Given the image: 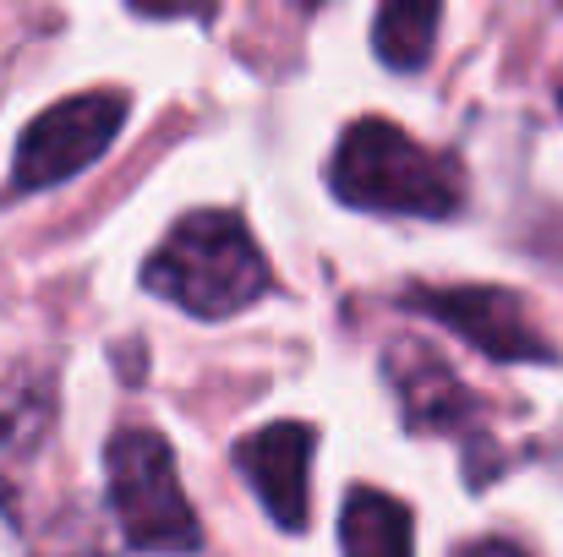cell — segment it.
Instances as JSON below:
<instances>
[{
    "instance_id": "30bf717a",
    "label": "cell",
    "mask_w": 563,
    "mask_h": 557,
    "mask_svg": "<svg viewBox=\"0 0 563 557\" xmlns=\"http://www.w3.org/2000/svg\"><path fill=\"white\" fill-rule=\"evenodd\" d=\"M49 415H55V404H49V388H44L38 377L16 382L11 393H0V448H11V454H27V448H38V437H44Z\"/></svg>"
},
{
    "instance_id": "52a82bcc",
    "label": "cell",
    "mask_w": 563,
    "mask_h": 557,
    "mask_svg": "<svg viewBox=\"0 0 563 557\" xmlns=\"http://www.w3.org/2000/svg\"><path fill=\"white\" fill-rule=\"evenodd\" d=\"M388 377L399 388V410L410 426L421 432H460L471 421V388L432 356H421V345H394L388 350Z\"/></svg>"
},
{
    "instance_id": "9c48e42d",
    "label": "cell",
    "mask_w": 563,
    "mask_h": 557,
    "mask_svg": "<svg viewBox=\"0 0 563 557\" xmlns=\"http://www.w3.org/2000/svg\"><path fill=\"white\" fill-rule=\"evenodd\" d=\"M443 11L438 5H416V0H394L383 5L373 22V49L383 66L394 71H421L432 55V33H438Z\"/></svg>"
},
{
    "instance_id": "ba28073f",
    "label": "cell",
    "mask_w": 563,
    "mask_h": 557,
    "mask_svg": "<svg viewBox=\"0 0 563 557\" xmlns=\"http://www.w3.org/2000/svg\"><path fill=\"white\" fill-rule=\"evenodd\" d=\"M340 553L345 557H416L410 509L377 487H356L340 514Z\"/></svg>"
},
{
    "instance_id": "5b68a950",
    "label": "cell",
    "mask_w": 563,
    "mask_h": 557,
    "mask_svg": "<svg viewBox=\"0 0 563 557\" xmlns=\"http://www.w3.org/2000/svg\"><path fill=\"white\" fill-rule=\"evenodd\" d=\"M405 307L443 323L454 339H465L471 350L493 356V361H553L559 350L548 345V334L531 323L526 301L515 290H493V285H416L405 290Z\"/></svg>"
},
{
    "instance_id": "7a4b0ae2",
    "label": "cell",
    "mask_w": 563,
    "mask_h": 557,
    "mask_svg": "<svg viewBox=\"0 0 563 557\" xmlns=\"http://www.w3.org/2000/svg\"><path fill=\"white\" fill-rule=\"evenodd\" d=\"M329 186L340 202L367 213H416V219H449L465 202V176L449 154L416 143L394 121L367 115L356 121L329 165Z\"/></svg>"
},
{
    "instance_id": "8fae6325",
    "label": "cell",
    "mask_w": 563,
    "mask_h": 557,
    "mask_svg": "<svg viewBox=\"0 0 563 557\" xmlns=\"http://www.w3.org/2000/svg\"><path fill=\"white\" fill-rule=\"evenodd\" d=\"M454 557H526L515 542H498V536H487V542H471V547H460Z\"/></svg>"
},
{
    "instance_id": "7c38bea8",
    "label": "cell",
    "mask_w": 563,
    "mask_h": 557,
    "mask_svg": "<svg viewBox=\"0 0 563 557\" xmlns=\"http://www.w3.org/2000/svg\"><path fill=\"white\" fill-rule=\"evenodd\" d=\"M559 110H563V88H559Z\"/></svg>"
},
{
    "instance_id": "6da1fadb",
    "label": "cell",
    "mask_w": 563,
    "mask_h": 557,
    "mask_svg": "<svg viewBox=\"0 0 563 557\" xmlns=\"http://www.w3.org/2000/svg\"><path fill=\"white\" fill-rule=\"evenodd\" d=\"M143 285L191 318H230L268 296L274 274L235 213L202 208L176 219V230L154 246V257L143 263Z\"/></svg>"
},
{
    "instance_id": "3957f363",
    "label": "cell",
    "mask_w": 563,
    "mask_h": 557,
    "mask_svg": "<svg viewBox=\"0 0 563 557\" xmlns=\"http://www.w3.org/2000/svg\"><path fill=\"white\" fill-rule=\"evenodd\" d=\"M104 470H110V509L121 520V536L137 553H197L202 547L197 509L181 492L176 454L159 432L121 426L104 448Z\"/></svg>"
},
{
    "instance_id": "8992f818",
    "label": "cell",
    "mask_w": 563,
    "mask_h": 557,
    "mask_svg": "<svg viewBox=\"0 0 563 557\" xmlns=\"http://www.w3.org/2000/svg\"><path fill=\"white\" fill-rule=\"evenodd\" d=\"M312 426L301 421H274L252 437L235 443V470L246 476L252 498L263 503V514L279 531H301L307 525V465H312Z\"/></svg>"
},
{
    "instance_id": "277c9868",
    "label": "cell",
    "mask_w": 563,
    "mask_h": 557,
    "mask_svg": "<svg viewBox=\"0 0 563 557\" xmlns=\"http://www.w3.org/2000/svg\"><path fill=\"white\" fill-rule=\"evenodd\" d=\"M121 121H126V93L88 88V93L60 99L55 110H44L22 132L16 159H11V186L16 191H44V186L82 176L88 165H99L110 154Z\"/></svg>"
}]
</instances>
